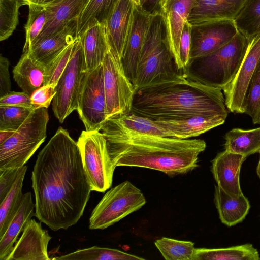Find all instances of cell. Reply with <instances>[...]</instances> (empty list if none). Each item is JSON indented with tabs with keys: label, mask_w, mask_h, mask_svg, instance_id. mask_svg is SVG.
Returning a JSON list of instances; mask_svg holds the SVG:
<instances>
[{
	"label": "cell",
	"mask_w": 260,
	"mask_h": 260,
	"mask_svg": "<svg viewBox=\"0 0 260 260\" xmlns=\"http://www.w3.org/2000/svg\"><path fill=\"white\" fill-rule=\"evenodd\" d=\"M245 113L250 116L253 124H260V62L250 82Z\"/></svg>",
	"instance_id": "obj_37"
},
{
	"label": "cell",
	"mask_w": 260,
	"mask_h": 260,
	"mask_svg": "<svg viewBox=\"0 0 260 260\" xmlns=\"http://www.w3.org/2000/svg\"><path fill=\"white\" fill-rule=\"evenodd\" d=\"M35 204L30 192L24 194L22 203L3 236L0 238V260H7L19 234L35 216Z\"/></svg>",
	"instance_id": "obj_25"
},
{
	"label": "cell",
	"mask_w": 260,
	"mask_h": 260,
	"mask_svg": "<svg viewBox=\"0 0 260 260\" xmlns=\"http://www.w3.org/2000/svg\"><path fill=\"white\" fill-rule=\"evenodd\" d=\"M47 108L34 109L22 124L0 144V170L22 167L46 138Z\"/></svg>",
	"instance_id": "obj_6"
},
{
	"label": "cell",
	"mask_w": 260,
	"mask_h": 260,
	"mask_svg": "<svg viewBox=\"0 0 260 260\" xmlns=\"http://www.w3.org/2000/svg\"><path fill=\"white\" fill-rule=\"evenodd\" d=\"M192 26L187 21L182 30L179 43V56L176 67L178 70H184L190 61Z\"/></svg>",
	"instance_id": "obj_40"
},
{
	"label": "cell",
	"mask_w": 260,
	"mask_h": 260,
	"mask_svg": "<svg viewBox=\"0 0 260 260\" xmlns=\"http://www.w3.org/2000/svg\"><path fill=\"white\" fill-rule=\"evenodd\" d=\"M58 260H144L116 249L93 246L53 258Z\"/></svg>",
	"instance_id": "obj_32"
},
{
	"label": "cell",
	"mask_w": 260,
	"mask_h": 260,
	"mask_svg": "<svg viewBox=\"0 0 260 260\" xmlns=\"http://www.w3.org/2000/svg\"><path fill=\"white\" fill-rule=\"evenodd\" d=\"M89 1L55 0L46 7L48 21L34 43L58 33L77 19Z\"/></svg>",
	"instance_id": "obj_21"
},
{
	"label": "cell",
	"mask_w": 260,
	"mask_h": 260,
	"mask_svg": "<svg viewBox=\"0 0 260 260\" xmlns=\"http://www.w3.org/2000/svg\"><path fill=\"white\" fill-rule=\"evenodd\" d=\"M29 14L25 28L26 40L23 47V52L34 43L43 31L48 21V12L46 7L29 5Z\"/></svg>",
	"instance_id": "obj_35"
},
{
	"label": "cell",
	"mask_w": 260,
	"mask_h": 260,
	"mask_svg": "<svg viewBox=\"0 0 260 260\" xmlns=\"http://www.w3.org/2000/svg\"><path fill=\"white\" fill-rule=\"evenodd\" d=\"M91 191L105 192L112 186L116 168L107 141L99 131H83L77 142Z\"/></svg>",
	"instance_id": "obj_8"
},
{
	"label": "cell",
	"mask_w": 260,
	"mask_h": 260,
	"mask_svg": "<svg viewBox=\"0 0 260 260\" xmlns=\"http://www.w3.org/2000/svg\"><path fill=\"white\" fill-rule=\"evenodd\" d=\"M151 16L135 5L131 29L121 59L124 72L133 84Z\"/></svg>",
	"instance_id": "obj_15"
},
{
	"label": "cell",
	"mask_w": 260,
	"mask_h": 260,
	"mask_svg": "<svg viewBox=\"0 0 260 260\" xmlns=\"http://www.w3.org/2000/svg\"><path fill=\"white\" fill-rule=\"evenodd\" d=\"M239 31L247 39L260 33V0H246L234 19Z\"/></svg>",
	"instance_id": "obj_33"
},
{
	"label": "cell",
	"mask_w": 260,
	"mask_h": 260,
	"mask_svg": "<svg viewBox=\"0 0 260 260\" xmlns=\"http://www.w3.org/2000/svg\"><path fill=\"white\" fill-rule=\"evenodd\" d=\"M102 64L107 120L131 112L135 89L121 62L114 57L109 49Z\"/></svg>",
	"instance_id": "obj_11"
},
{
	"label": "cell",
	"mask_w": 260,
	"mask_h": 260,
	"mask_svg": "<svg viewBox=\"0 0 260 260\" xmlns=\"http://www.w3.org/2000/svg\"><path fill=\"white\" fill-rule=\"evenodd\" d=\"M33 110L15 106H0V130L16 131Z\"/></svg>",
	"instance_id": "obj_38"
},
{
	"label": "cell",
	"mask_w": 260,
	"mask_h": 260,
	"mask_svg": "<svg viewBox=\"0 0 260 260\" xmlns=\"http://www.w3.org/2000/svg\"><path fill=\"white\" fill-rule=\"evenodd\" d=\"M246 0H196L188 17L191 25L206 22L234 20Z\"/></svg>",
	"instance_id": "obj_20"
},
{
	"label": "cell",
	"mask_w": 260,
	"mask_h": 260,
	"mask_svg": "<svg viewBox=\"0 0 260 260\" xmlns=\"http://www.w3.org/2000/svg\"><path fill=\"white\" fill-rule=\"evenodd\" d=\"M76 111L87 131H101L107 120L103 64L85 72Z\"/></svg>",
	"instance_id": "obj_10"
},
{
	"label": "cell",
	"mask_w": 260,
	"mask_h": 260,
	"mask_svg": "<svg viewBox=\"0 0 260 260\" xmlns=\"http://www.w3.org/2000/svg\"><path fill=\"white\" fill-rule=\"evenodd\" d=\"M19 0H0V41H4L13 34L18 23Z\"/></svg>",
	"instance_id": "obj_36"
},
{
	"label": "cell",
	"mask_w": 260,
	"mask_h": 260,
	"mask_svg": "<svg viewBox=\"0 0 260 260\" xmlns=\"http://www.w3.org/2000/svg\"><path fill=\"white\" fill-rule=\"evenodd\" d=\"M247 45L248 39L238 31L224 45L208 55L190 61L183 70L190 78L222 90L236 75Z\"/></svg>",
	"instance_id": "obj_4"
},
{
	"label": "cell",
	"mask_w": 260,
	"mask_h": 260,
	"mask_svg": "<svg viewBox=\"0 0 260 260\" xmlns=\"http://www.w3.org/2000/svg\"><path fill=\"white\" fill-rule=\"evenodd\" d=\"M258 153H259V159L256 169V172L258 177L260 178V150H259Z\"/></svg>",
	"instance_id": "obj_48"
},
{
	"label": "cell",
	"mask_w": 260,
	"mask_h": 260,
	"mask_svg": "<svg viewBox=\"0 0 260 260\" xmlns=\"http://www.w3.org/2000/svg\"><path fill=\"white\" fill-rule=\"evenodd\" d=\"M224 138L225 150L245 157L260 150V127L250 129L233 128L225 134Z\"/></svg>",
	"instance_id": "obj_29"
},
{
	"label": "cell",
	"mask_w": 260,
	"mask_h": 260,
	"mask_svg": "<svg viewBox=\"0 0 260 260\" xmlns=\"http://www.w3.org/2000/svg\"><path fill=\"white\" fill-rule=\"evenodd\" d=\"M79 38L84 52L85 72L102 64L109 49L105 24L88 28Z\"/></svg>",
	"instance_id": "obj_26"
},
{
	"label": "cell",
	"mask_w": 260,
	"mask_h": 260,
	"mask_svg": "<svg viewBox=\"0 0 260 260\" xmlns=\"http://www.w3.org/2000/svg\"><path fill=\"white\" fill-rule=\"evenodd\" d=\"M154 244L166 260H192L196 248L191 241L167 237L157 240Z\"/></svg>",
	"instance_id": "obj_34"
},
{
	"label": "cell",
	"mask_w": 260,
	"mask_h": 260,
	"mask_svg": "<svg viewBox=\"0 0 260 260\" xmlns=\"http://www.w3.org/2000/svg\"><path fill=\"white\" fill-rule=\"evenodd\" d=\"M85 72L84 52L78 37L74 43L70 60L55 87L52 110L60 123L77 110L78 94Z\"/></svg>",
	"instance_id": "obj_9"
},
{
	"label": "cell",
	"mask_w": 260,
	"mask_h": 260,
	"mask_svg": "<svg viewBox=\"0 0 260 260\" xmlns=\"http://www.w3.org/2000/svg\"><path fill=\"white\" fill-rule=\"evenodd\" d=\"M45 69L23 52L13 70V78L22 91L31 96L44 83Z\"/></svg>",
	"instance_id": "obj_27"
},
{
	"label": "cell",
	"mask_w": 260,
	"mask_h": 260,
	"mask_svg": "<svg viewBox=\"0 0 260 260\" xmlns=\"http://www.w3.org/2000/svg\"><path fill=\"white\" fill-rule=\"evenodd\" d=\"M55 0H19L22 6L36 5L43 7H47L52 4Z\"/></svg>",
	"instance_id": "obj_46"
},
{
	"label": "cell",
	"mask_w": 260,
	"mask_h": 260,
	"mask_svg": "<svg viewBox=\"0 0 260 260\" xmlns=\"http://www.w3.org/2000/svg\"><path fill=\"white\" fill-rule=\"evenodd\" d=\"M51 239L41 223L31 219L7 260H49L47 247Z\"/></svg>",
	"instance_id": "obj_14"
},
{
	"label": "cell",
	"mask_w": 260,
	"mask_h": 260,
	"mask_svg": "<svg viewBox=\"0 0 260 260\" xmlns=\"http://www.w3.org/2000/svg\"><path fill=\"white\" fill-rule=\"evenodd\" d=\"M226 118L221 115L199 116L182 119L154 121L166 131L169 137L188 139L223 124Z\"/></svg>",
	"instance_id": "obj_22"
},
{
	"label": "cell",
	"mask_w": 260,
	"mask_h": 260,
	"mask_svg": "<svg viewBox=\"0 0 260 260\" xmlns=\"http://www.w3.org/2000/svg\"><path fill=\"white\" fill-rule=\"evenodd\" d=\"M134 7L132 0H120L105 24L110 51L119 61L121 62L131 29Z\"/></svg>",
	"instance_id": "obj_16"
},
{
	"label": "cell",
	"mask_w": 260,
	"mask_h": 260,
	"mask_svg": "<svg viewBox=\"0 0 260 260\" xmlns=\"http://www.w3.org/2000/svg\"><path fill=\"white\" fill-rule=\"evenodd\" d=\"M27 169L26 166L22 167L12 188L0 203V238L6 231L22 203L24 196L22 189Z\"/></svg>",
	"instance_id": "obj_31"
},
{
	"label": "cell",
	"mask_w": 260,
	"mask_h": 260,
	"mask_svg": "<svg viewBox=\"0 0 260 260\" xmlns=\"http://www.w3.org/2000/svg\"><path fill=\"white\" fill-rule=\"evenodd\" d=\"M260 62V33L248 39V45L239 69L223 89L225 104L231 112H245L246 99L251 79Z\"/></svg>",
	"instance_id": "obj_12"
},
{
	"label": "cell",
	"mask_w": 260,
	"mask_h": 260,
	"mask_svg": "<svg viewBox=\"0 0 260 260\" xmlns=\"http://www.w3.org/2000/svg\"><path fill=\"white\" fill-rule=\"evenodd\" d=\"M178 71L169 47L162 16L161 13L153 15L133 82L135 89L174 74Z\"/></svg>",
	"instance_id": "obj_5"
},
{
	"label": "cell",
	"mask_w": 260,
	"mask_h": 260,
	"mask_svg": "<svg viewBox=\"0 0 260 260\" xmlns=\"http://www.w3.org/2000/svg\"><path fill=\"white\" fill-rule=\"evenodd\" d=\"M146 203L141 191L128 181L110 189L103 197L89 218L90 230H103L114 224Z\"/></svg>",
	"instance_id": "obj_7"
},
{
	"label": "cell",
	"mask_w": 260,
	"mask_h": 260,
	"mask_svg": "<svg viewBox=\"0 0 260 260\" xmlns=\"http://www.w3.org/2000/svg\"><path fill=\"white\" fill-rule=\"evenodd\" d=\"M15 132L14 131L0 130V144L10 138Z\"/></svg>",
	"instance_id": "obj_47"
},
{
	"label": "cell",
	"mask_w": 260,
	"mask_h": 260,
	"mask_svg": "<svg viewBox=\"0 0 260 260\" xmlns=\"http://www.w3.org/2000/svg\"><path fill=\"white\" fill-rule=\"evenodd\" d=\"M214 202L221 221L228 226L242 222L250 207L243 193L231 196L217 185L215 187Z\"/></svg>",
	"instance_id": "obj_24"
},
{
	"label": "cell",
	"mask_w": 260,
	"mask_h": 260,
	"mask_svg": "<svg viewBox=\"0 0 260 260\" xmlns=\"http://www.w3.org/2000/svg\"><path fill=\"white\" fill-rule=\"evenodd\" d=\"M191 26L189 62L217 50L232 40L238 31L234 20L213 21Z\"/></svg>",
	"instance_id": "obj_13"
},
{
	"label": "cell",
	"mask_w": 260,
	"mask_h": 260,
	"mask_svg": "<svg viewBox=\"0 0 260 260\" xmlns=\"http://www.w3.org/2000/svg\"><path fill=\"white\" fill-rule=\"evenodd\" d=\"M35 215L51 230H66L82 216L91 191L77 142L59 127L39 153L31 175Z\"/></svg>",
	"instance_id": "obj_1"
},
{
	"label": "cell",
	"mask_w": 260,
	"mask_h": 260,
	"mask_svg": "<svg viewBox=\"0 0 260 260\" xmlns=\"http://www.w3.org/2000/svg\"><path fill=\"white\" fill-rule=\"evenodd\" d=\"M10 62L7 58L0 56V97L11 91V83L9 74Z\"/></svg>",
	"instance_id": "obj_44"
},
{
	"label": "cell",
	"mask_w": 260,
	"mask_h": 260,
	"mask_svg": "<svg viewBox=\"0 0 260 260\" xmlns=\"http://www.w3.org/2000/svg\"><path fill=\"white\" fill-rule=\"evenodd\" d=\"M134 5L138 7H140L141 0H132Z\"/></svg>",
	"instance_id": "obj_49"
},
{
	"label": "cell",
	"mask_w": 260,
	"mask_h": 260,
	"mask_svg": "<svg viewBox=\"0 0 260 260\" xmlns=\"http://www.w3.org/2000/svg\"><path fill=\"white\" fill-rule=\"evenodd\" d=\"M222 90L190 78L183 70L135 90L132 111L154 121L221 115L228 112Z\"/></svg>",
	"instance_id": "obj_2"
},
{
	"label": "cell",
	"mask_w": 260,
	"mask_h": 260,
	"mask_svg": "<svg viewBox=\"0 0 260 260\" xmlns=\"http://www.w3.org/2000/svg\"><path fill=\"white\" fill-rule=\"evenodd\" d=\"M164 0H141L140 8L153 15L160 13L162 4Z\"/></svg>",
	"instance_id": "obj_45"
},
{
	"label": "cell",
	"mask_w": 260,
	"mask_h": 260,
	"mask_svg": "<svg viewBox=\"0 0 260 260\" xmlns=\"http://www.w3.org/2000/svg\"><path fill=\"white\" fill-rule=\"evenodd\" d=\"M0 106H15L35 109L30 96L22 92L10 91L0 97Z\"/></svg>",
	"instance_id": "obj_41"
},
{
	"label": "cell",
	"mask_w": 260,
	"mask_h": 260,
	"mask_svg": "<svg viewBox=\"0 0 260 260\" xmlns=\"http://www.w3.org/2000/svg\"><path fill=\"white\" fill-rule=\"evenodd\" d=\"M101 130L102 134L169 137L154 120L132 112L108 119Z\"/></svg>",
	"instance_id": "obj_23"
},
{
	"label": "cell",
	"mask_w": 260,
	"mask_h": 260,
	"mask_svg": "<svg viewBox=\"0 0 260 260\" xmlns=\"http://www.w3.org/2000/svg\"><path fill=\"white\" fill-rule=\"evenodd\" d=\"M246 157L225 150L219 152L212 161L211 171L217 185L231 196L242 193L240 173Z\"/></svg>",
	"instance_id": "obj_19"
},
{
	"label": "cell",
	"mask_w": 260,
	"mask_h": 260,
	"mask_svg": "<svg viewBox=\"0 0 260 260\" xmlns=\"http://www.w3.org/2000/svg\"><path fill=\"white\" fill-rule=\"evenodd\" d=\"M56 94L55 87L52 85H43L36 90L30 96L31 101L36 108H48Z\"/></svg>",
	"instance_id": "obj_43"
},
{
	"label": "cell",
	"mask_w": 260,
	"mask_h": 260,
	"mask_svg": "<svg viewBox=\"0 0 260 260\" xmlns=\"http://www.w3.org/2000/svg\"><path fill=\"white\" fill-rule=\"evenodd\" d=\"M22 168L0 170V203L12 188L21 171Z\"/></svg>",
	"instance_id": "obj_42"
},
{
	"label": "cell",
	"mask_w": 260,
	"mask_h": 260,
	"mask_svg": "<svg viewBox=\"0 0 260 260\" xmlns=\"http://www.w3.org/2000/svg\"><path fill=\"white\" fill-rule=\"evenodd\" d=\"M74 43L68 46L45 68L44 86L49 85L55 87L70 60Z\"/></svg>",
	"instance_id": "obj_39"
},
{
	"label": "cell",
	"mask_w": 260,
	"mask_h": 260,
	"mask_svg": "<svg viewBox=\"0 0 260 260\" xmlns=\"http://www.w3.org/2000/svg\"><path fill=\"white\" fill-rule=\"evenodd\" d=\"M120 0H89L77 19V37L88 28L105 24Z\"/></svg>",
	"instance_id": "obj_28"
},
{
	"label": "cell",
	"mask_w": 260,
	"mask_h": 260,
	"mask_svg": "<svg viewBox=\"0 0 260 260\" xmlns=\"http://www.w3.org/2000/svg\"><path fill=\"white\" fill-rule=\"evenodd\" d=\"M77 39L76 19L58 33L35 43L26 52L35 61L45 69Z\"/></svg>",
	"instance_id": "obj_18"
},
{
	"label": "cell",
	"mask_w": 260,
	"mask_h": 260,
	"mask_svg": "<svg viewBox=\"0 0 260 260\" xmlns=\"http://www.w3.org/2000/svg\"><path fill=\"white\" fill-rule=\"evenodd\" d=\"M257 250L251 244L222 248H195L192 260H259Z\"/></svg>",
	"instance_id": "obj_30"
},
{
	"label": "cell",
	"mask_w": 260,
	"mask_h": 260,
	"mask_svg": "<svg viewBox=\"0 0 260 260\" xmlns=\"http://www.w3.org/2000/svg\"><path fill=\"white\" fill-rule=\"evenodd\" d=\"M196 0H164L160 13L162 16L169 47L175 64L178 59L180 40L183 27Z\"/></svg>",
	"instance_id": "obj_17"
},
{
	"label": "cell",
	"mask_w": 260,
	"mask_h": 260,
	"mask_svg": "<svg viewBox=\"0 0 260 260\" xmlns=\"http://www.w3.org/2000/svg\"><path fill=\"white\" fill-rule=\"evenodd\" d=\"M115 166L146 168L169 176L186 174L198 166L206 147L201 139L131 134H103Z\"/></svg>",
	"instance_id": "obj_3"
}]
</instances>
